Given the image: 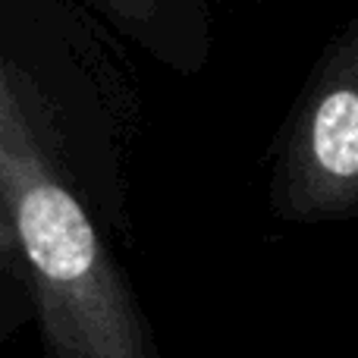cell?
I'll list each match as a JSON object with an SVG mask.
<instances>
[{
    "label": "cell",
    "instance_id": "obj_1",
    "mask_svg": "<svg viewBox=\"0 0 358 358\" xmlns=\"http://www.w3.org/2000/svg\"><path fill=\"white\" fill-rule=\"evenodd\" d=\"M0 210L19 242L54 358H157L79 195L38 142L0 63Z\"/></svg>",
    "mask_w": 358,
    "mask_h": 358
},
{
    "label": "cell",
    "instance_id": "obj_2",
    "mask_svg": "<svg viewBox=\"0 0 358 358\" xmlns=\"http://www.w3.org/2000/svg\"><path fill=\"white\" fill-rule=\"evenodd\" d=\"M277 204L296 220L358 210V19L327 50L292 113Z\"/></svg>",
    "mask_w": 358,
    "mask_h": 358
},
{
    "label": "cell",
    "instance_id": "obj_3",
    "mask_svg": "<svg viewBox=\"0 0 358 358\" xmlns=\"http://www.w3.org/2000/svg\"><path fill=\"white\" fill-rule=\"evenodd\" d=\"M98 3L126 22H148L155 16V0H98Z\"/></svg>",
    "mask_w": 358,
    "mask_h": 358
}]
</instances>
